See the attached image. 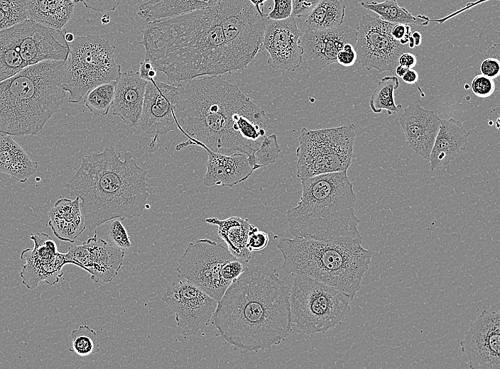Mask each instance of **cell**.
Instances as JSON below:
<instances>
[{
  "label": "cell",
  "mask_w": 500,
  "mask_h": 369,
  "mask_svg": "<svg viewBox=\"0 0 500 369\" xmlns=\"http://www.w3.org/2000/svg\"><path fill=\"white\" fill-rule=\"evenodd\" d=\"M180 84L178 128L188 140L176 145H204L220 153L252 155L266 136L265 111L218 75Z\"/></svg>",
  "instance_id": "obj_1"
},
{
  "label": "cell",
  "mask_w": 500,
  "mask_h": 369,
  "mask_svg": "<svg viewBox=\"0 0 500 369\" xmlns=\"http://www.w3.org/2000/svg\"><path fill=\"white\" fill-rule=\"evenodd\" d=\"M289 291L267 266L246 265L218 300L212 323L241 353L270 348L292 331Z\"/></svg>",
  "instance_id": "obj_2"
},
{
  "label": "cell",
  "mask_w": 500,
  "mask_h": 369,
  "mask_svg": "<svg viewBox=\"0 0 500 369\" xmlns=\"http://www.w3.org/2000/svg\"><path fill=\"white\" fill-rule=\"evenodd\" d=\"M140 44L170 82L232 74L239 69L227 47L217 4L148 22Z\"/></svg>",
  "instance_id": "obj_3"
},
{
  "label": "cell",
  "mask_w": 500,
  "mask_h": 369,
  "mask_svg": "<svg viewBox=\"0 0 500 369\" xmlns=\"http://www.w3.org/2000/svg\"><path fill=\"white\" fill-rule=\"evenodd\" d=\"M121 156L112 145L85 155L67 184L71 196L80 199L89 231L114 218L138 217L146 206L148 170L138 165L132 153Z\"/></svg>",
  "instance_id": "obj_4"
},
{
  "label": "cell",
  "mask_w": 500,
  "mask_h": 369,
  "mask_svg": "<svg viewBox=\"0 0 500 369\" xmlns=\"http://www.w3.org/2000/svg\"><path fill=\"white\" fill-rule=\"evenodd\" d=\"M300 182V200L286 214L294 238L362 241L354 213L356 195L347 171L318 175Z\"/></svg>",
  "instance_id": "obj_5"
},
{
  "label": "cell",
  "mask_w": 500,
  "mask_h": 369,
  "mask_svg": "<svg viewBox=\"0 0 500 369\" xmlns=\"http://www.w3.org/2000/svg\"><path fill=\"white\" fill-rule=\"evenodd\" d=\"M67 60L27 66L0 82V132L36 135L64 102Z\"/></svg>",
  "instance_id": "obj_6"
},
{
  "label": "cell",
  "mask_w": 500,
  "mask_h": 369,
  "mask_svg": "<svg viewBox=\"0 0 500 369\" xmlns=\"http://www.w3.org/2000/svg\"><path fill=\"white\" fill-rule=\"evenodd\" d=\"M362 241H320L307 238H282L277 248L288 274H301L330 285L352 300L369 269L372 253Z\"/></svg>",
  "instance_id": "obj_7"
},
{
  "label": "cell",
  "mask_w": 500,
  "mask_h": 369,
  "mask_svg": "<svg viewBox=\"0 0 500 369\" xmlns=\"http://www.w3.org/2000/svg\"><path fill=\"white\" fill-rule=\"evenodd\" d=\"M289 291L290 320L304 334L325 333L350 311L347 294L310 277L293 273Z\"/></svg>",
  "instance_id": "obj_8"
},
{
  "label": "cell",
  "mask_w": 500,
  "mask_h": 369,
  "mask_svg": "<svg viewBox=\"0 0 500 369\" xmlns=\"http://www.w3.org/2000/svg\"><path fill=\"white\" fill-rule=\"evenodd\" d=\"M69 45L63 79L68 101L78 103L93 87L119 77L121 67L115 62L116 47L109 40L99 35L87 34L75 38Z\"/></svg>",
  "instance_id": "obj_9"
},
{
  "label": "cell",
  "mask_w": 500,
  "mask_h": 369,
  "mask_svg": "<svg viewBox=\"0 0 500 369\" xmlns=\"http://www.w3.org/2000/svg\"><path fill=\"white\" fill-rule=\"evenodd\" d=\"M356 126L310 130L303 128L296 149L297 177L347 171L352 163Z\"/></svg>",
  "instance_id": "obj_10"
},
{
  "label": "cell",
  "mask_w": 500,
  "mask_h": 369,
  "mask_svg": "<svg viewBox=\"0 0 500 369\" xmlns=\"http://www.w3.org/2000/svg\"><path fill=\"white\" fill-rule=\"evenodd\" d=\"M217 6L229 53L239 70H245L261 50L267 14L249 0H222Z\"/></svg>",
  "instance_id": "obj_11"
},
{
  "label": "cell",
  "mask_w": 500,
  "mask_h": 369,
  "mask_svg": "<svg viewBox=\"0 0 500 369\" xmlns=\"http://www.w3.org/2000/svg\"><path fill=\"white\" fill-rule=\"evenodd\" d=\"M234 258L222 243L198 239L190 243L178 260V276L218 301L230 285L222 277V268Z\"/></svg>",
  "instance_id": "obj_12"
},
{
  "label": "cell",
  "mask_w": 500,
  "mask_h": 369,
  "mask_svg": "<svg viewBox=\"0 0 500 369\" xmlns=\"http://www.w3.org/2000/svg\"><path fill=\"white\" fill-rule=\"evenodd\" d=\"M394 24L364 15L356 29V62L366 70L374 68L380 73L394 71L400 55L407 50L392 37Z\"/></svg>",
  "instance_id": "obj_13"
},
{
  "label": "cell",
  "mask_w": 500,
  "mask_h": 369,
  "mask_svg": "<svg viewBox=\"0 0 500 369\" xmlns=\"http://www.w3.org/2000/svg\"><path fill=\"white\" fill-rule=\"evenodd\" d=\"M180 84H168L156 79L146 84L138 127L153 135V148L158 136H165L180 127Z\"/></svg>",
  "instance_id": "obj_14"
},
{
  "label": "cell",
  "mask_w": 500,
  "mask_h": 369,
  "mask_svg": "<svg viewBox=\"0 0 500 369\" xmlns=\"http://www.w3.org/2000/svg\"><path fill=\"white\" fill-rule=\"evenodd\" d=\"M161 299L175 313L177 325L185 335H195L209 325L218 301L190 282H175Z\"/></svg>",
  "instance_id": "obj_15"
},
{
  "label": "cell",
  "mask_w": 500,
  "mask_h": 369,
  "mask_svg": "<svg viewBox=\"0 0 500 369\" xmlns=\"http://www.w3.org/2000/svg\"><path fill=\"white\" fill-rule=\"evenodd\" d=\"M472 369H500V315L484 310L470 324L460 341Z\"/></svg>",
  "instance_id": "obj_16"
},
{
  "label": "cell",
  "mask_w": 500,
  "mask_h": 369,
  "mask_svg": "<svg viewBox=\"0 0 500 369\" xmlns=\"http://www.w3.org/2000/svg\"><path fill=\"white\" fill-rule=\"evenodd\" d=\"M30 238L34 247L24 249L21 254V258L26 262L21 272L22 282L31 290L42 281L53 285L58 282L62 268L67 264L65 253L58 251L56 243L47 233H35Z\"/></svg>",
  "instance_id": "obj_17"
},
{
  "label": "cell",
  "mask_w": 500,
  "mask_h": 369,
  "mask_svg": "<svg viewBox=\"0 0 500 369\" xmlns=\"http://www.w3.org/2000/svg\"><path fill=\"white\" fill-rule=\"evenodd\" d=\"M302 32L293 16L273 21L268 19L261 50L269 54L268 64L274 70L293 72L303 60Z\"/></svg>",
  "instance_id": "obj_18"
},
{
  "label": "cell",
  "mask_w": 500,
  "mask_h": 369,
  "mask_svg": "<svg viewBox=\"0 0 500 369\" xmlns=\"http://www.w3.org/2000/svg\"><path fill=\"white\" fill-rule=\"evenodd\" d=\"M124 251L94 235L80 245H72L65 253L67 264L77 265L91 275L94 282H112L123 264Z\"/></svg>",
  "instance_id": "obj_19"
},
{
  "label": "cell",
  "mask_w": 500,
  "mask_h": 369,
  "mask_svg": "<svg viewBox=\"0 0 500 369\" xmlns=\"http://www.w3.org/2000/svg\"><path fill=\"white\" fill-rule=\"evenodd\" d=\"M356 29L342 26L322 31L306 29L300 45L308 65L321 70L337 62V55L346 43L356 44Z\"/></svg>",
  "instance_id": "obj_20"
},
{
  "label": "cell",
  "mask_w": 500,
  "mask_h": 369,
  "mask_svg": "<svg viewBox=\"0 0 500 369\" xmlns=\"http://www.w3.org/2000/svg\"><path fill=\"white\" fill-rule=\"evenodd\" d=\"M441 121L435 112L416 103L407 106L398 119L408 146L428 160Z\"/></svg>",
  "instance_id": "obj_21"
},
{
  "label": "cell",
  "mask_w": 500,
  "mask_h": 369,
  "mask_svg": "<svg viewBox=\"0 0 500 369\" xmlns=\"http://www.w3.org/2000/svg\"><path fill=\"white\" fill-rule=\"evenodd\" d=\"M206 150L208 159L203 183L207 187L220 185L232 187L247 180L254 171L249 157L242 153L226 155L211 150L204 145H199Z\"/></svg>",
  "instance_id": "obj_22"
},
{
  "label": "cell",
  "mask_w": 500,
  "mask_h": 369,
  "mask_svg": "<svg viewBox=\"0 0 500 369\" xmlns=\"http://www.w3.org/2000/svg\"><path fill=\"white\" fill-rule=\"evenodd\" d=\"M147 82L134 71L121 72L115 80L112 114L129 126L138 128Z\"/></svg>",
  "instance_id": "obj_23"
},
{
  "label": "cell",
  "mask_w": 500,
  "mask_h": 369,
  "mask_svg": "<svg viewBox=\"0 0 500 369\" xmlns=\"http://www.w3.org/2000/svg\"><path fill=\"white\" fill-rule=\"evenodd\" d=\"M469 135V132L464 129L460 121L452 118L442 119L428 159L430 170L456 159L466 148Z\"/></svg>",
  "instance_id": "obj_24"
},
{
  "label": "cell",
  "mask_w": 500,
  "mask_h": 369,
  "mask_svg": "<svg viewBox=\"0 0 500 369\" xmlns=\"http://www.w3.org/2000/svg\"><path fill=\"white\" fill-rule=\"evenodd\" d=\"M48 225L60 240L73 243L86 228L80 206V199L58 200L48 212Z\"/></svg>",
  "instance_id": "obj_25"
},
{
  "label": "cell",
  "mask_w": 500,
  "mask_h": 369,
  "mask_svg": "<svg viewBox=\"0 0 500 369\" xmlns=\"http://www.w3.org/2000/svg\"><path fill=\"white\" fill-rule=\"evenodd\" d=\"M38 166V163L31 160L11 135L0 132V172L25 182L36 172Z\"/></svg>",
  "instance_id": "obj_26"
},
{
  "label": "cell",
  "mask_w": 500,
  "mask_h": 369,
  "mask_svg": "<svg viewBox=\"0 0 500 369\" xmlns=\"http://www.w3.org/2000/svg\"><path fill=\"white\" fill-rule=\"evenodd\" d=\"M205 221L217 226V234L227 245L229 251L235 258L247 265L251 253L246 249V243L252 224L246 218L230 216L225 219L210 217Z\"/></svg>",
  "instance_id": "obj_27"
},
{
  "label": "cell",
  "mask_w": 500,
  "mask_h": 369,
  "mask_svg": "<svg viewBox=\"0 0 500 369\" xmlns=\"http://www.w3.org/2000/svg\"><path fill=\"white\" fill-rule=\"evenodd\" d=\"M222 0H145L138 15L147 22L170 18L193 11L212 7Z\"/></svg>",
  "instance_id": "obj_28"
},
{
  "label": "cell",
  "mask_w": 500,
  "mask_h": 369,
  "mask_svg": "<svg viewBox=\"0 0 500 369\" xmlns=\"http://www.w3.org/2000/svg\"><path fill=\"white\" fill-rule=\"evenodd\" d=\"M28 18L43 26L62 29L74 13L72 0H25Z\"/></svg>",
  "instance_id": "obj_29"
},
{
  "label": "cell",
  "mask_w": 500,
  "mask_h": 369,
  "mask_svg": "<svg viewBox=\"0 0 500 369\" xmlns=\"http://www.w3.org/2000/svg\"><path fill=\"white\" fill-rule=\"evenodd\" d=\"M26 67L15 25L0 31V82Z\"/></svg>",
  "instance_id": "obj_30"
},
{
  "label": "cell",
  "mask_w": 500,
  "mask_h": 369,
  "mask_svg": "<svg viewBox=\"0 0 500 369\" xmlns=\"http://www.w3.org/2000/svg\"><path fill=\"white\" fill-rule=\"evenodd\" d=\"M345 16L342 0H321L306 16L304 25L308 30L322 31L340 26Z\"/></svg>",
  "instance_id": "obj_31"
},
{
  "label": "cell",
  "mask_w": 500,
  "mask_h": 369,
  "mask_svg": "<svg viewBox=\"0 0 500 369\" xmlns=\"http://www.w3.org/2000/svg\"><path fill=\"white\" fill-rule=\"evenodd\" d=\"M361 6L374 11L379 18L392 23L415 24L427 26L430 18L423 15H412L406 9L400 6L397 0H384L383 2L362 1Z\"/></svg>",
  "instance_id": "obj_32"
},
{
  "label": "cell",
  "mask_w": 500,
  "mask_h": 369,
  "mask_svg": "<svg viewBox=\"0 0 500 369\" xmlns=\"http://www.w3.org/2000/svg\"><path fill=\"white\" fill-rule=\"evenodd\" d=\"M398 86L399 80L396 76H386L379 81L369 99V106L374 113L386 110L388 115H391L400 109L401 105H397L394 100V91Z\"/></svg>",
  "instance_id": "obj_33"
},
{
  "label": "cell",
  "mask_w": 500,
  "mask_h": 369,
  "mask_svg": "<svg viewBox=\"0 0 500 369\" xmlns=\"http://www.w3.org/2000/svg\"><path fill=\"white\" fill-rule=\"evenodd\" d=\"M115 90V81L99 84L84 97L85 106L96 116H105L112 106Z\"/></svg>",
  "instance_id": "obj_34"
},
{
  "label": "cell",
  "mask_w": 500,
  "mask_h": 369,
  "mask_svg": "<svg viewBox=\"0 0 500 369\" xmlns=\"http://www.w3.org/2000/svg\"><path fill=\"white\" fill-rule=\"evenodd\" d=\"M121 219L114 218L108 220L94 229V235L104 240L109 245L124 251L131 247L130 237L122 224Z\"/></svg>",
  "instance_id": "obj_35"
},
{
  "label": "cell",
  "mask_w": 500,
  "mask_h": 369,
  "mask_svg": "<svg viewBox=\"0 0 500 369\" xmlns=\"http://www.w3.org/2000/svg\"><path fill=\"white\" fill-rule=\"evenodd\" d=\"M69 351L85 357L99 351V340L97 333L87 325H81L70 334Z\"/></svg>",
  "instance_id": "obj_36"
},
{
  "label": "cell",
  "mask_w": 500,
  "mask_h": 369,
  "mask_svg": "<svg viewBox=\"0 0 500 369\" xmlns=\"http://www.w3.org/2000/svg\"><path fill=\"white\" fill-rule=\"evenodd\" d=\"M281 148L277 136L271 134L265 136L259 148L251 155H248L250 165L254 170L275 163L278 158Z\"/></svg>",
  "instance_id": "obj_37"
},
{
  "label": "cell",
  "mask_w": 500,
  "mask_h": 369,
  "mask_svg": "<svg viewBox=\"0 0 500 369\" xmlns=\"http://www.w3.org/2000/svg\"><path fill=\"white\" fill-rule=\"evenodd\" d=\"M28 18L25 0H0V31L9 28Z\"/></svg>",
  "instance_id": "obj_38"
},
{
  "label": "cell",
  "mask_w": 500,
  "mask_h": 369,
  "mask_svg": "<svg viewBox=\"0 0 500 369\" xmlns=\"http://www.w3.org/2000/svg\"><path fill=\"white\" fill-rule=\"evenodd\" d=\"M471 87L473 93L479 98H488L496 90L494 79L482 74L477 75L472 81Z\"/></svg>",
  "instance_id": "obj_39"
},
{
  "label": "cell",
  "mask_w": 500,
  "mask_h": 369,
  "mask_svg": "<svg viewBox=\"0 0 500 369\" xmlns=\"http://www.w3.org/2000/svg\"><path fill=\"white\" fill-rule=\"evenodd\" d=\"M269 236L268 233L259 230L256 226H252L249 232L246 247L251 253L264 249L268 244Z\"/></svg>",
  "instance_id": "obj_40"
},
{
  "label": "cell",
  "mask_w": 500,
  "mask_h": 369,
  "mask_svg": "<svg viewBox=\"0 0 500 369\" xmlns=\"http://www.w3.org/2000/svg\"><path fill=\"white\" fill-rule=\"evenodd\" d=\"M273 7L267 14V18L273 21L284 20L292 14L291 0H273Z\"/></svg>",
  "instance_id": "obj_41"
},
{
  "label": "cell",
  "mask_w": 500,
  "mask_h": 369,
  "mask_svg": "<svg viewBox=\"0 0 500 369\" xmlns=\"http://www.w3.org/2000/svg\"><path fill=\"white\" fill-rule=\"evenodd\" d=\"M75 3L82 2L84 6L99 12L114 11L116 9L121 0H72Z\"/></svg>",
  "instance_id": "obj_42"
},
{
  "label": "cell",
  "mask_w": 500,
  "mask_h": 369,
  "mask_svg": "<svg viewBox=\"0 0 500 369\" xmlns=\"http://www.w3.org/2000/svg\"><path fill=\"white\" fill-rule=\"evenodd\" d=\"M321 0H291L292 14L294 18L306 17Z\"/></svg>",
  "instance_id": "obj_43"
},
{
  "label": "cell",
  "mask_w": 500,
  "mask_h": 369,
  "mask_svg": "<svg viewBox=\"0 0 500 369\" xmlns=\"http://www.w3.org/2000/svg\"><path fill=\"white\" fill-rule=\"evenodd\" d=\"M354 45L346 43L337 55V62L344 67H351L357 61Z\"/></svg>",
  "instance_id": "obj_44"
},
{
  "label": "cell",
  "mask_w": 500,
  "mask_h": 369,
  "mask_svg": "<svg viewBox=\"0 0 500 369\" xmlns=\"http://www.w3.org/2000/svg\"><path fill=\"white\" fill-rule=\"evenodd\" d=\"M481 74L495 79L500 75V60L493 57H487L480 65Z\"/></svg>",
  "instance_id": "obj_45"
},
{
  "label": "cell",
  "mask_w": 500,
  "mask_h": 369,
  "mask_svg": "<svg viewBox=\"0 0 500 369\" xmlns=\"http://www.w3.org/2000/svg\"><path fill=\"white\" fill-rule=\"evenodd\" d=\"M411 35V27L408 24L395 23L391 29L392 37L403 45L408 44Z\"/></svg>",
  "instance_id": "obj_46"
},
{
  "label": "cell",
  "mask_w": 500,
  "mask_h": 369,
  "mask_svg": "<svg viewBox=\"0 0 500 369\" xmlns=\"http://www.w3.org/2000/svg\"><path fill=\"white\" fill-rule=\"evenodd\" d=\"M399 65L406 66L408 69L413 68L417 64L416 56L409 52L402 53L398 60Z\"/></svg>",
  "instance_id": "obj_47"
},
{
  "label": "cell",
  "mask_w": 500,
  "mask_h": 369,
  "mask_svg": "<svg viewBox=\"0 0 500 369\" xmlns=\"http://www.w3.org/2000/svg\"><path fill=\"white\" fill-rule=\"evenodd\" d=\"M401 78L403 81L406 84L417 85L418 89L421 94L422 97H425V94L417 84L419 76L418 72L415 70H413V68L408 69L406 74Z\"/></svg>",
  "instance_id": "obj_48"
},
{
  "label": "cell",
  "mask_w": 500,
  "mask_h": 369,
  "mask_svg": "<svg viewBox=\"0 0 500 369\" xmlns=\"http://www.w3.org/2000/svg\"><path fill=\"white\" fill-rule=\"evenodd\" d=\"M488 1V0H478V1H477L476 2H471V3H469V4H467V6H466L464 8L462 9L461 10L457 11V12L453 13H452V14H450V15L446 16V17L444 18L438 19V20H435V19L432 20V19H430V22L434 21V22H439L440 23H442L445 21L447 20L448 18H452L453 16L457 15V13L464 11L465 9H466V10H467V9H470V8H472V7L476 6L477 4H479L482 3V1Z\"/></svg>",
  "instance_id": "obj_49"
},
{
  "label": "cell",
  "mask_w": 500,
  "mask_h": 369,
  "mask_svg": "<svg viewBox=\"0 0 500 369\" xmlns=\"http://www.w3.org/2000/svg\"><path fill=\"white\" fill-rule=\"evenodd\" d=\"M486 56L487 57H493L500 60V44L495 43L492 45L487 51Z\"/></svg>",
  "instance_id": "obj_50"
},
{
  "label": "cell",
  "mask_w": 500,
  "mask_h": 369,
  "mask_svg": "<svg viewBox=\"0 0 500 369\" xmlns=\"http://www.w3.org/2000/svg\"><path fill=\"white\" fill-rule=\"evenodd\" d=\"M249 1L254 6L256 9L257 10V11L260 14H261V15L264 14V13L263 12V10L261 9V6H262L263 5V3L266 0H249Z\"/></svg>",
  "instance_id": "obj_51"
},
{
  "label": "cell",
  "mask_w": 500,
  "mask_h": 369,
  "mask_svg": "<svg viewBox=\"0 0 500 369\" xmlns=\"http://www.w3.org/2000/svg\"><path fill=\"white\" fill-rule=\"evenodd\" d=\"M408 70V68L406 66L398 64L395 68L394 71L398 77H402L406 74Z\"/></svg>",
  "instance_id": "obj_52"
},
{
  "label": "cell",
  "mask_w": 500,
  "mask_h": 369,
  "mask_svg": "<svg viewBox=\"0 0 500 369\" xmlns=\"http://www.w3.org/2000/svg\"><path fill=\"white\" fill-rule=\"evenodd\" d=\"M411 38L413 40L415 46H419L421 43V34L418 31L411 33Z\"/></svg>",
  "instance_id": "obj_53"
},
{
  "label": "cell",
  "mask_w": 500,
  "mask_h": 369,
  "mask_svg": "<svg viewBox=\"0 0 500 369\" xmlns=\"http://www.w3.org/2000/svg\"><path fill=\"white\" fill-rule=\"evenodd\" d=\"M110 14L109 13H105L102 15L100 21L102 24L106 25L110 22Z\"/></svg>",
  "instance_id": "obj_54"
},
{
  "label": "cell",
  "mask_w": 500,
  "mask_h": 369,
  "mask_svg": "<svg viewBox=\"0 0 500 369\" xmlns=\"http://www.w3.org/2000/svg\"><path fill=\"white\" fill-rule=\"evenodd\" d=\"M65 39L68 43H70L74 40L75 36L72 33H66L65 34Z\"/></svg>",
  "instance_id": "obj_55"
}]
</instances>
